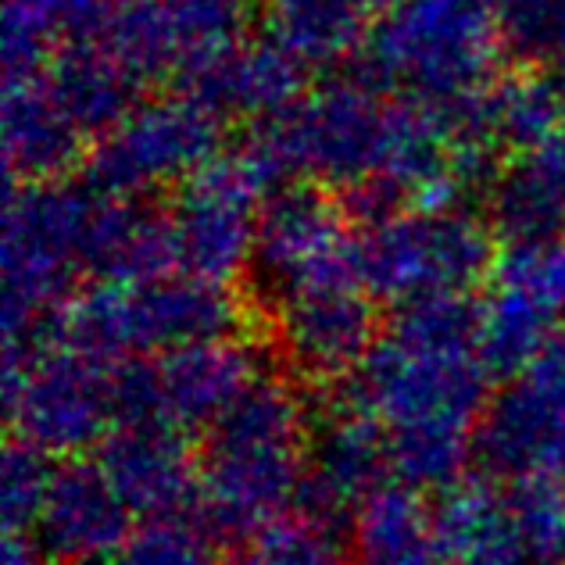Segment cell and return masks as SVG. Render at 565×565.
<instances>
[{"mask_svg":"<svg viewBox=\"0 0 565 565\" xmlns=\"http://www.w3.org/2000/svg\"><path fill=\"white\" fill-rule=\"evenodd\" d=\"M490 376L480 301L437 297L397 311L348 380V401L380 426L397 483L455 487L480 444Z\"/></svg>","mask_w":565,"mask_h":565,"instance_id":"obj_1","label":"cell"},{"mask_svg":"<svg viewBox=\"0 0 565 565\" xmlns=\"http://www.w3.org/2000/svg\"><path fill=\"white\" fill-rule=\"evenodd\" d=\"M311 423L305 397L287 380L265 376L215 429L201 451V512L207 526L250 537L308 494Z\"/></svg>","mask_w":565,"mask_h":565,"instance_id":"obj_2","label":"cell"},{"mask_svg":"<svg viewBox=\"0 0 565 565\" xmlns=\"http://www.w3.org/2000/svg\"><path fill=\"white\" fill-rule=\"evenodd\" d=\"M501 57L490 0H401L373 25L354 76L391 97L462 104L501 76Z\"/></svg>","mask_w":565,"mask_h":565,"instance_id":"obj_3","label":"cell"},{"mask_svg":"<svg viewBox=\"0 0 565 565\" xmlns=\"http://www.w3.org/2000/svg\"><path fill=\"white\" fill-rule=\"evenodd\" d=\"M97 207L90 183H8L4 201V348L33 344L90 282L86 241Z\"/></svg>","mask_w":565,"mask_h":565,"instance_id":"obj_4","label":"cell"},{"mask_svg":"<svg viewBox=\"0 0 565 565\" xmlns=\"http://www.w3.org/2000/svg\"><path fill=\"white\" fill-rule=\"evenodd\" d=\"M4 408L14 440L76 462L126 419V362L100 359L57 333L4 348Z\"/></svg>","mask_w":565,"mask_h":565,"instance_id":"obj_5","label":"cell"},{"mask_svg":"<svg viewBox=\"0 0 565 565\" xmlns=\"http://www.w3.org/2000/svg\"><path fill=\"white\" fill-rule=\"evenodd\" d=\"M241 322L244 305L233 287L175 273L147 282H86L47 333L111 362H154L190 344L236 337Z\"/></svg>","mask_w":565,"mask_h":565,"instance_id":"obj_6","label":"cell"},{"mask_svg":"<svg viewBox=\"0 0 565 565\" xmlns=\"http://www.w3.org/2000/svg\"><path fill=\"white\" fill-rule=\"evenodd\" d=\"M386 104L391 94L362 76H330L269 122L250 126L244 143L279 186L287 180L351 193L376 175Z\"/></svg>","mask_w":565,"mask_h":565,"instance_id":"obj_7","label":"cell"},{"mask_svg":"<svg viewBox=\"0 0 565 565\" xmlns=\"http://www.w3.org/2000/svg\"><path fill=\"white\" fill-rule=\"evenodd\" d=\"M498 233L469 207H401L359 226V276L380 305L469 297L498 265Z\"/></svg>","mask_w":565,"mask_h":565,"instance_id":"obj_8","label":"cell"},{"mask_svg":"<svg viewBox=\"0 0 565 565\" xmlns=\"http://www.w3.org/2000/svg\"><path fill=\"white\" fill-rule=\"evenodd\" d=\"M222 151V118L183 90L140 100L90 158L83 183L104 198L143 201L147 193L180 190Z\"/></svg>","mask_w":565,"mask_h":565,"instance_id":"obj_9","label":"cell"},{"mask_svg":"<svg viewBox=\"0 0 565 565\" xmlns=\"http://www.w3.org/2000/svg\"><path fill=\"white\" fill-rule=\"evenodd\" d=\"M279 183L247 143L222 151L172 193L180 273L233 287L250 273L262 204Z\"/></svg>","mask_w":565,"mask_h":565,"instance_id":"obj_10","label":"cell"},{"mask_svg":"<svg viewBox=\"0 0 565 565\" xmlns=\"http://www.w3.org/2000/svg\"><path fill=\"white\" fill-rule=\"evenodd\" d=\"M250 276L265 297L359 276V226L344 193L319 183H282L269 193L258 215Z\"/></svg>","mask_w":565,"mask_h":565,"instance_id":"obj_11","label":"cell"},{"mask_svg":"<svg viewBox=\"0 0 565 565\" xmlns=\"http://www.w3.org/2000/svg\"><path fill=\"white\" fill-rule=\"evenodd\" d=\"M269 376L247 337L190 344L154 362H126V419L154 415L193 434L215 429L255 386Z\"/></svg>","mask_w":565,"mask_h":565,"instance_id":"obj_12","label":"cell"},{"mask_svg":"<svg viewBox=\"0 0 565 565\" xmlns=\"http://www.w3.org/2000/svg\"><path fill=\"white\" fill-rule=\"evenodd\" d=\"M565 333V236L504 247L480 297V348L494 376H515Z\"/></svg>","mask_w":565,"mask_h":565,"instance_id":"obj_13","label":"cell"},{"mask_svg":"<svg viewBox=\"0 0 565 565\" xmlns=\"http://www.w3.org/2000/svg\"><path fill=\"white\" fill-rule=\"evenodd\" d=\"M476 455L512 483L565 480V333L490 397Z\"/></svg>","mask_w":565,"mask_h":565,"instance_id":"obj_14","label":"cell"},{"mask_svg":"<svg viewBox=\"0 0 565 565\" xmlns=\"http://www.w3.org/2000/svg\"><path fill=\"white\" fill-rule=\"evenodd\" d=\"M282 359L311 383L351 380L383 333L380 301L362 279H337L279 297L273 305Z\"/></svg>","mask_w":565,"mask_h":565,"instance_id":"obj_15","label":"cell"},{"mask_svg":"<svg viewBox=\"0 0 565 565\" xmlns=\"http://www.w3.org/2000/svg\"><path fill=\"white\" fill-rule=\"evenodd\" d=\"M137 526V515L97 462L54 466L33 523V544L57 565H108Z\"/></svg>","mask_w":565,"mask_h":565,"instance_id":"obj_16","label":"cell"},{"mask_svg":"<svg viewBox=\"0 0 565 565\" xmlns=\"http://www.w3.org/2000/svg\"><path fill=\"white\" fill-rule=\"evenodd\" d=\"M97 466L108 472L137 519L183 515L201 494V455L190 434L154 415H129L100 444Z\"/></svg>","mask_w":565,"mask_h":565,"instance_id":"obj_17","label":"cell"},{"mask_svg":"<svg viewBox=\"0 0 565 565\" xmlns=\"http://www.w3.org/2000/svg\"><path fill=\"white\" fill-rule=\"evenodd\" d=\"M4 169L8 183H62L86 169L94 140L72 118L43 72L4 79Z\"/></svg>","mask_w":565,"mask_h":565,"instance_id":"obj_18","label":"cell"},{"mask_svg":"<svg viewBox=\"0 0 565 565\" xmlns=\"http://www.w3.org/2000/svg\"><path fill=\"white\" fill-rule=\"evenodd\" d=\"M391 476L394 462L386 437L351 401L337 405L322 423H316L308 494L316 498L319 515H351L369 494L391 483Z\"/></svg>","mask_w":565,"mask_h":565,"instance_id":"obj_19","label":"cell"},{"mask_svg":"<svg viewBox=\"0 0 565 565\" xmlns=\"http://www.w3.org/2000/svg\"><path fill=\"white\" fill-rule=\"evenodd\" d=\"M180 90L198 97L222 122L226 118H247L250 126H258L287 111L305 94V68L262 33L241 43L212 68L180 83Z\"/></svg>","mask_w":565,"mask_h":565,"instance_id":"obj_20","label":"cell"},{"mask_svg":"<svg viewBox=\"0 0 565 565\" xmlns=\"http://www.w3.org/2000/svg\"><path fill=\"white\" fill-rule=\"evenodd\" d=\"M487 222L504 247L552 244L565 236V129L515 154L490 183Z\"/></svg>","mask_w":565,"mask_h":565,"instance_id":"obj_21","label":"cell"},{"mask_svg":"<svg viewBox=\"0 0 565 565\" xmlns=\"http://www.w3.org/2000/svg\"><path fill=\"white\" fill-rule=\"evenodd\" d=\"M118 0H4L0 11V51L4 79L33 76L65 51L100 47Z\"/></svg>","mask_w":565,"mask_h":565,"instance_id":"obj_22","label":"cell"},{"mask_svg":"<svg viewBox=\"0 0 565 565\" xmlns=\"http://www.w3.org/2000/svg\"><path fill=\"white\" fill-rule=\"evenodd\" d=\"M434 565H533L515 530L509 494L483 480H458L434 504Z\"/></svg>","mask_w":565,"mask_h":565,"instance_id":"obj_23","label":"cell"},{"mask_svg":"<svg viewBox=\"0 0 565 565\" xmlns=\"http://www.w3.org/2000/svg\"><path fill=\"white\" fill-rule=\"evenodd\" d=\"M472 132L490 151L526 154L565 129V90L552 72L519 68L466 100Z\"/></svg>","mask_w":565,"mask_h":565,"instance_id":"obj_24","label":"cell"},{"mask_svg":"<svg viewBox=\"0 0 565 565\" xmlns=\"http://www.w3.org/2000/svg\"><path fill=\"white\" fill-rule=\"evenodd\" d=\"M265 36L305 72H330L359 62L369 33L380 22L365 0H265Z\"/></svg>","mask_w":565,"mask_h":565,"instance_id":"obj_25","label":"cell"},{"mask_svg":"<svg viewBox=\"0 0 565 565\" xmlns=\"http://www.w3.org/2000/svg\"><path fill=\"white\" fill-rule=\"evenodd\" d=\"M348 547L359 565H434V509L415 487L391 480L351 512Z\"/></svg>","mask_w":565,"mask_h":565,"instance_id":"obj_26","label":"cell"},{"mask_svg":"<svg viewBox=\"0 0 565 565\" xmlns=\"http://www.w3.org/2000/svg\"><path fill=\"white\" fill-rule=\"evenodd\" d=\"M43 76L72 111V118L86 129L94 147L137 108L143 94V83L104 47L65 51L57 62L43 68Z\"/></svg>","mask_w":565,"mask_h":565,"instance_id":"obj_27","label":"cell"},{"mask_svg":"<svg viewBox=\"0 0 565 565\" xmlns=\"http://www.w3.org/2000/svg\"><path fill=\"white\" fill-rule=\"evenodd\" d=\"M166 4L180 57L175 83H186L247 43L265 8L258 0H166Z\"/></svg>","mask_w":565,"mask_h":565,"instance_id":"obj_28","label":"cell"},{"mask_svg":"<svg viewBox=\"0 0 565 565\" xmlns=\"http://www.w3.org/2000/svg\"><path fill=\"white\" fill-rule=\"evenodd\" d=\"M351 547L330 515H290L250 533L222 565H348Z\"/></svg>","mask_w":565,"mask_h":565,"instance_id":"obj_29","label":"cell"},{"mask_svg":"<svg viewBox=\"0 0 565 565\" xmlns=\"http://www.w3.org/2000/svg\"><path fill=\"white\" fill-rule=\"evenodd\" d=\"M108 565H222V558L207 519L183 512L140 519Z\"/></svg>","mask_w":565,"mask_h":565,"instance_id":"obj_30","label":"cell"},{"mask_svg":"<svg viewBox=\"0 0 565 565\" xmlns=\"http://www.w3.org/2000/svg\"><path fill=\"white\" fill-rule=\"evenodd\" d=\"M504 57L523 68L552 65L565 51V0H490Z\"/></svg>","mask_w":565,"mask_h":565,"instance_id":"obj_31","label":"cell"},{"mask_svg":"<svg viewBox=\"0 0 565 565\" xmlns=\"http://www.w3.org/2000/svg\"><path fill=\"white\" fill-rule=\"evenodd\" d=\"M515 530L533 565L565 562V480H523L509 490Z\"/></svg>","mask_w":565,"mask_h":565,"instance_id":"obj_32","label":"cell"},{"mask_svg":"<svg viewBox=\"0 0 565 565\" xmlns=\"http://www.w3.org/2000/svg\"><path fill=\"white\" fill-rule=\"evenodd\" d=\"M51 476L54 462L47 455L33 451L29 444L14 440L4 451V462H0V512H4L8 533H22V537L33 533L40 504L47 498Z\"/></svg>","mask_w":565,"mask_h":565,"instance_id":"obj_33","label":"cell"},{"mask_svg":"<svg viewBox=\"0 0 565 565\" xmlns=\"http://www.w3.org/2000/svg\"><path fill=\"white\" fill-rule=\"evenodd\" d=\"M365 4L369 8H373V14H376V19H383V14H391L397 4H401V0H365Z\"/></svg>","mask_w":565,"mask_h":565,"instance_id":"obj_34","label":"cell"},{"mask_svg":"<svg viewBox=\"0 0 565 565\" xmlns=\"http://www.w3.org/2000/svg\"><path fill=\"white\" fill-rule=\"evenodd\" d=\"M552 76L558 79V86H562V90H565V51L555 57V62H552Z\"/></svg>","mask_w":565,"mask_h":565,"instance_id":"obj_35","label":"cell"}]
</instances>
